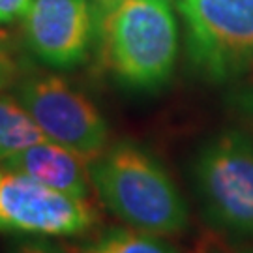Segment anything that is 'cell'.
<instances>
[{
    "instance_id": "1",
    "label": "cell",
    "mask_w": 253,
    "mask_h": 253,
    "mask_svg": "<svg viewBox=\"0 0 253 253\" xmlns=\"http://www.w3.org/2000/svg\"><path fill=\"white\" fill-rule=\"evenodd\" d=\"M94 40L101 66L131 90L169 81L178 27L169 0H96Z\"/></svg>"
},
{
    "instance_id": "2",
    "label": "cell",
    "mask_w": 253,
    "mask_h": 253,
    "mask_svg": "<svg viewBox=\"0 0 253 253\" xmlns=\"http://www.w3.org/2000/svg\"><path fill=\"white\" fill-rule=\"evenodd\" d=\"M92 188L129 229L156 236L182 235L190 210L169 172L133 143H117L88 163Z\"/></svg>"
},
{
    "instance_id": "3",
    "label": "cell",
    "mask_w": 253,
    "mask_h": 253,
    "mask_svg": "<svg viewBox=\"0 0 253 253\" xmlns=\"http://www.w3.org/2000/svg\"><path fill=\"white\" fill-rule=\"evenodd\" d=\"M195 188L207 217L233 235L253 238V141L223 131L201 148L193 163Z\"/></svg>"
},
{
    "instance_id": "4",
    "label": "cell",
    "mask_w": 253,
    "mask_h": 253,
    "mask_svg": "<svg viewBox=\"0 0 253 253\" xmlns=\"http://www.w3.org/2000/svg\"><path fill=\"white\" fill-rule=\"evenodd\" d=\"M191 62L212 81L253 68V0H178Z\"/></svg>"
},
{
    "instance_id": "5",
    "label": "cell",
    "mask_w": 253,
    "mask_h": 253,
    "mask_svg": "<svg viewBox=\"0 0 253 253\" xmlns=\"http://www.w3.org/2000/svg\"><path fill=\"white\" fill-rule=\"evenodd\" d=\"M88 199L56 191L27 174L0 167V233L28 236H81L98 225Z\"/></svg>"
},
{
    "instance_id": "6",
    "label": "cell",
    "mask_w": 253,
    "mask_h": 253,
    "mask_svg": "<svg viewBox=\"0 0 253 253\" xmlns=\"http://www.w3.org/2000/svg\"><path fill=\"white\" fill-rule=\"evenodd\" d=\"M17 98L49 141L70 148L88 163L105 150L109 139L105 118L62 77H28L19 84Z\"/></svg>"
},
{
    "instance_id": "7",
    "label": "cell",
    "mask_w": 253,
    "mask_h": 253,
    "mask_svg": "<svg viewBox=\"0 0 253 253\" xmlns=\"http://www.w3.org/2000/svg\"><path fill=\"white\" fill-rule=\"evenodd\" d=\"M30 51L47 66L68 70L86 58L94 40L90 0H32L23 17Z\"/></svg>"
},
{
    "instance_id": "8",
    "label": "cell",
    "mask_w": 253,
    "mask_h": 253,
    "mask_svg": "<svg viewBox=\"0 0 253 253\" xmlns=\"http://www.w3.org/2000/svg\"><path fill=\"white\" fill-rule=\"evenodd\" d=\"M21 174H27L34 180L45 184L66 195L88 199L90 195V172L88 162L70 148L56 145L53 141H43L21 150L2 163Z\"/></svg>"
},
{
    "instance_id": "9",
    "label": "cell",
    "mask_w": 253,
    "mask_h": 253,
    "mask_svg": "<svg viewBox=\"0 0 253 253\" xmlns=\"http://www.w3.org/2000/svg\"><path fill=\"white\" fill-rule=\"evenodd\" d=\"M49 141L15 96L0 94V165L28 146Z\"/></svg>"
},
{
    "instance_id": "10",
    "label": "cell",
    "mask_w": 253,
    "mask_h": 253,
    "mask_svg": "<svg viewBox=\"0 0 253 253\" xmlns=\"http://www.w3.org/2000/svg\"><path fill=\"white\" fill-rule=\"evenodd\" d=\"M81 253H176V250L163 242L162 236L141 233L135 229H109L103 231Z\"/></svg>"
},
{
    "instance_id": "11",
    "label": "cell",
    "mask_w": 253,
    "mask_h": 253,
    "mask_svg": "<svg viewBox=\"0 0 253 253\" xmlns=\"http://www.w3.org/2000/svg\"><path fill=\"white\" fill-rule=\"evenodd\" d=\"M32 0H0V25H9L25 17Z\"/></svg>"
},
{
    "instance_id": "12",
    "label": "cell",
    "mask_w": 253,
    "mask_h": 253,
    "mask_svg": "<svg viewBox=\"0 0 253 253\" xmlns=\"http://www.w3.org/2000/svg\"><path fill=\"white\" fill-rule=\"evenodd\" d=\"M11 253H64L60 248L53 242L45 240V236H34V238H28L25 242L17 244Z\"/></svg>"
},
{
    "instance_id": "13",
    "label": "cell",
    "mask_w": 253,
    "mask_h": 253,
    "mask_svg": "<svg viewBox=\"0 0 253 253\" xmlns=\"http://www.w3.org/2000/svg\"><path fill=\"white\" fill-rule=\"evenodd\" d=\"M17 64L15 60L6 54L4 51H0V90L8 88L9 84H13L15 79H17Z\"/></svg>"
},
{
    "instance_id": "14",
    "label": "cell",
    "mask_w": 253,
    "mask_h": 253,
    "mask_svg": "<svg viewBox=\"0 0 253 253\" xmlns=\"http://www.w3.org/2000/svg\"><path fill=\"white\" fill-rule=\"evenodd\" d=\"M242 253H253V252H242Z\"/></svg>"
},
{
    "instance_id": "15",
    "label": "cell",
    "mask_w": 253,
    "mask_h": 253,
    "mask_svg": "<svg viewBox=\"0 0 253 253\" xmlns=\"http://www.w3.org/2000/svg\"><path fill=\"white\" fill-rule=\"evenodd\" d=\"M0 51H2V49H0Z\"/></svg>"
}]
</instances>
